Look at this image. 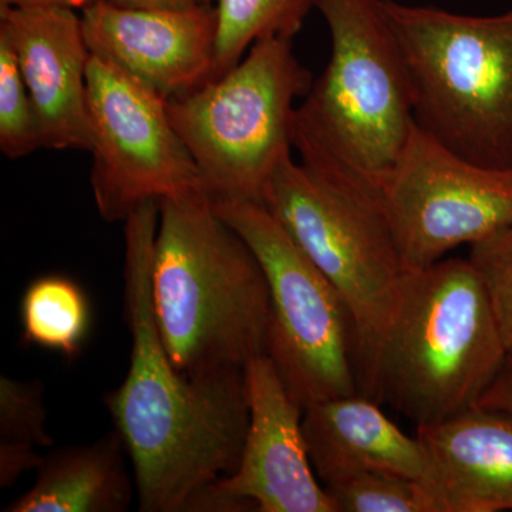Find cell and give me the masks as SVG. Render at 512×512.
<instances>
[{
    "instance_id": "6da1fadb",
    "label": "cell",
    "mask_w": 512,
    "mask_h": 512,
    "mask_svg": "<svg viewBox=\"0 0 512 512\" xmlns=\"http://www.w3.org/2000/svg\"><path fill=\"white\" fill-rule=\"evenodd\" d=\"M160 201L124 221V313L131 336L123 383L104 397L130 458L141 512H200L212 485L237 471L247 440L245 369L188 376L171 362L153 301Z\"/></svg>"
},
{
    "instance_id": "7a4b0ae2",
    "label": "cell",
    "mask_w": 512,
    "mask_h": 512,
    "mask_svg": "<svg viewBox=\"0 0 512 512\" xmlns=\"http://www.w3.org/2000/svg\"><path fill=\"white\" fill-rule=\"evenodd\" d=\"M153 301L168 356L185 375L245 369L265 355L268 279L207 191L160 201Z\"/></svg>"
},
{
    "instance_id": "3957f363",
    "label": "cell",
    "mask_w": 512,
    "mask_h": 512,
    "mask_svg": "<svg viewBox=\"0 0 512 512\" xmlns=\"http://www.w3.org/2000/svg\"><path fill=\"white\" fill-rule=\"evenodd\" d=\"M329 63L298 106L293 148L330 178L380 192L414 126L402 52L380 0H315Z\"/></svg>"
},
{
    "instance_id": "277c9868",
    "label": "cell",
    "mask_w": 512,
    "mask_h": 512,
    "mask_svg": "<svg viewBox=\"0 0 512 512\" xmlns=\"http://www.w3.org/2000/svg\"><path fill=\"white\" fill-rule=\"evenodd\" d=\"M507 356L470 259H441L410 269L363 396L430 426L477 406Z\"/></svg>"
},
{
    "instance_id": "5b68a950",
    "label": "cell",
    "mask_w": 512,
    "mask_h": 512,
    "mask_svg": "<svg viewBox=\"0 0 512 512\" xmlns=\"http://www.w3.org/2000/svg\"><path fill=\"white\" fill-rule=\"evenodd\" d=\"M380 3L406 66L414 123L471 163L512 170V9L467 16Z\"/></svg>"
},
{
    "instance_id": "8992f818",
    "label": "cell",
    "mask_w": 512,
    "mask_h": 512,
    "mask_svg": "<svg viewBox=\"0 0 512 512\" xmlns=\"http://www.w3.org/2000/svg\"><path fill=\"white\" fill-rule=\"evenodd\" d=\"M292 42L258 40L218 79L167 100L171 123L212 200L264 204L266 187L292 156L295 103L315 82Z\"/></svg>"
},
{
    "instance_id": "52a82bcc",
    "label": "cell",
    "mask_w": 512,
    "mask_h": 512,
    "mask_svg": "<svg viewBox=\"0 0 512 512\" xmlns=\"http://www.w3.org/2000/svg\"><path fill=\"white\" fill-rule=\"evenodd\" d=\"M264 205L348 305L365 393L410 271L380 192L330 178L289 156L266 187Z\"/></svg>"
},
{
    "instance_id": "ba28073f",
    "label": "cell",
    "mask_w": 512,
    "mask_h": 512,
    "mask_svg": "<svg viewBox=\"0 0 512 512\" xmlns=\"http://www.w3.org/2000/svg\"><path fill=\"white\" fill-rule=\"evenodd\" d=\"M268 279L265 355L303 410L360 392L359 342L348 305L261 202L212 200Z\"/></svg>"
},
{
    "instance_id": "9c48e42d",
    "label": "cell",
    "mask_w": 512,
    "mask_h": 512,
    "mask_svg": "<svg viewBox=\"0 0 512 512\" xmlns=\"http://www.w3.org/2000/svg\"><path fill=\"white\" fill-rule=\"evenodd\" d=\"M380 200L404 264L416 271L511 227L512 170L471 163L414 123Z\"/></svg>"
},
{
    "instance_id": "30bf717a",
    "label": "cell",
    "mask_w": 512,
    "mask_h": 512,
    "mask_svg": "<svg viewBox=\"0 0 512 512\" xmlns=\"http://www.w3.org/2000/svg\"><path fill=\"white\" fill-rule=\"evenodd\" d=\"M87 107L90 183L104 221L124 222L148 201L204 190L200 170L161 94L90 55Z\"/></svg>"
},
{
    "instance_id": "8fae6325",
    "label": "cell",
    "mask_w": 512,
    "mask_h": 512,
    "mask_svg": "<svg viewBox=\"0 0 512 512\" xmlns=\"http://www.w3.org/2000/svg\"><path fill=\"white\" fill-rule=\"evenodd\" d=\"M249 427L237 471L212 485L200 512H336L303 436V407L268 356L245 366Z\"/></svg>"
},
{
    "instance_id": "7c38bea8",
    "label": "cell",
    "mask_w": 512,
    "mask_h": 512,
    "mask_svg": "<svg viewBox=\"0 0 512 512\" xmlns=\"http://www.w3.org/2000/svg\"><path fill=\"white\" fill-rule=\"evenodd\" d=\"M90 55L134 77L164 99L210 82L218 15L211 3L180 9H134L90 0L82 9Z\"/></svg>"
},
{
    "instance_id": "4fadbf2b",
    "label": "cell",
    "mask_w": 512,
    "mask_h": 512,
    "mask_svg": "<svg viewBox=\"0 0 512 512\" xmlns=\"http://www.w3.org/2000/svg\"><path fill=\"white\" fill-rule=\"evenodd\" d=\"M0 35L15 50L39 120L43 148L92 150L82 16L69 6L0 8Z\"/></svg>"
},
{
    "instance_id": "5bb4252c",
    "label": "cell",
    "mask_w": 512,
    "mask_h": 512,
    "mask_svg": "<svg viewBox=\"0 0 512 512\" xmlns=\"http://www.w3.org/2000/svg\"><path fill=\"white\" fill-rule=\"evenodd\" d=\"M416 436L437 511H512V413L474 406Z\"/></svg>"
},
{
    "instance_id": "9a60e30c",
    "label": "cell",
    "mask_w": 512,
    "mask_h": 512,
    "mask_svg": "<svg viewBox=\"0 0 512 512\" xmlns=\"http://www.w3.org/2000/svg\"><path fill=\"white\" fill-rule=\"evenodd\" d=\"M302 429L323 487L365 470L426 483L427 460L419 437L400 430L370 397L359 393L312 404L303 410Z\"/></svg>"
},
{
    "instance_id": "2e32d148",
    "label": "cell",
    "mask_w": 512,
    "mask_h": 512,
    "mask_svg": "<svg viewBox=\"0 0 512 512\" xmlns=\"http://www.w3.org/2000/svg\"><path fill=\"white\" fill-rule=\"evenodd\" d=\"M126 446L116 430L84 446L43 456L35 484L6 512H124L137 497Z\"/></svg>"
},
{
    "instance_id": "e0dca14e",
    "label": "cell",
    "mask_w": 512,
    "mask_h": 512,
    "mask_svg": "<svg viewBox=\"0 0 512 512\" xmlns=\"http://www.w3.org/2000/svg\"><path fill=\"white\" fill-rule=\"evenodd\" d=\"M20 322L28 345L74 359L92 328V305L82 286L69 276H40L23 293Z\"/></svg>"
},
{
    "instance_id": "ac0fdd59",
    "label": "cell",
    "mask_w": 512,
    "mask_h": 512,
    "mask_svg": "<svg viewBox=\"0 0 512 512\" xmlns=\"http://www.w3.org/2000/svg\"><path fill=\"white\" fill-rule=\"evenodd\" d=\"M215 8L218 35L211 80L241 62L258 40L265 37L293 40L315 8V0H218Z\"/></svg>"
},
{
    "instance_id": "d6986e66",
    "label": "cell",
    "mask_w": 512,
    "mask_h": 512,
    "mask_svg": "<svg viewBox=\"0 0 512 512\" xmlns=\"http://www.w3.org/2000/svg\"><path fill=\"white\" fill-rule=\"evenodd\" d=\"M325 488L336 512H439L426 485L390 471H357Z\"/></svg>"
},
{
    "instance_id": "ffe728a7",
    "label": "cell",
    "mask_w": 512,
    "mask_h": 512,
    "mask_svg": "<svg viewBox=\"0 0 512 512\" xmlns=\"http://www.w3.org/2000/svg\"><path fill=\"white\" fill-rule=\"evenodd\" d=\"M43 148L39 120L15 50L0 35V150L16 160Z\"/></svg>"
},
{
    "instance_id": "44dd1931",
    "label": "cell",
    "mask_w": 512,
    "mask_h": 512,
    "mask_svg": "<svg viewBox=\"0 0 512 512\" xmlns=\"http://www.w3.org/2000/svg\"><path fill=\"white\" fill-rule=\"evenodd\" d=\"M45 387L42 380L0 377V444L52 447L46 429Z\"/></svg>"
},
{
    "instance_id": "7402d4cb",
    "label": "cell",
    "mask_w": 512,
    "mask_h": 512,
    "mask_svg": "<svg viewBox=\"0 0 512 512\" xmlns=\"http://www.w3.org/2000/svg\"><path fill=\"white\" fill-rule=\"evenodd\" d=\"M468 259L483 281L505 349L512 355V225L471 245Z\"/></svg>"
},
{
    "instance_id": "603a6c76",
    "label": "cell",
    "mask_w": 512,
    "mask_h": 512,
    "mask_svg": "<svg viewBox=\"0 0 512 512\" xmlns=\"http://www.w3.org/2000/svg\"><path fill=\"white\" fill-rule=\"evenodd\" d=\"M42 460L36 448L0 444V487H12L23 474L37 470Z\"/></svg>"
},
{
    "instance_id": "cb8c5ba5",
    "label": "cell",
    "mask_w": 512,
    "mask_h": 512,
    "mask_svg": "<svg viewBox=\"0 0 512 512\" xmlns=\"http://www.w3.org/2000/svg\"><path fill=\"white\" fill-rule=\"evenodd\" d=\"M477 406L512 413V355H508Z\"/></svg>"
},
{
    "instance_id": "d4e9b609",
    "label": "cell",
    "mask_w": 512,
    "mask_h": 512,
    "mask_svg": "<svg viewBox=\"0 0 512 512\" xmlns=\"http://www.w3.org/2000/svg\"><path fill=\"white\" fill-rule=\"evenodd\" d=\"M110 2L134 9H180L201 3L200 0H110Z\"/></svg>"
},
{
    "instance_id": "484cf974",
    "label": "cell",
    "mask_w": 512,
    "mask_h": 512,
    "mask_svg": "<svg viewBox=\"0 0 512 512\" xmlns=\"http://www.w3.org/2000/svg\"><path fill=\"white\" fill-rule=\"evenodd\" d=\"M90 0H0V8H26V6H69L82 10Z\"/></svg>"
},
{
    "instance_id": "4316f807",
    "label": "cell",
    "mask_w": 512,
    "mask_h": 512,
    "mask_svg": "<svg viewBox=\"0 0 512 512\" xmlns=\"http://www.w3.org/2000/svg\"><path fill=\"white\" fill-rule=\"evenodd\" d=\"M201 3H212V0H200Z\"/></svg>"
}]
</instances>
